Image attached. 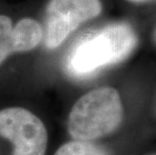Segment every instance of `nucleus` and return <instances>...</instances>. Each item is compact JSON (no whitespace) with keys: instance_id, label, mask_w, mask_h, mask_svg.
<instances>
[{"instance_id":"f257e3e1","label":"nucleus","mask_w":156,"mask_h":155,"mask_svg":"<svg viewBox=\"0 0 156 155\" xmlns=\"http://www.w3.org/2000/svg\"><path fill=\"white\" fill-rule=\"evenodd\" d=\"M136 45L137 36L130 25H107L75 45L68 57L67 70L75 78H89L102 69L124 61Z\"/></svg>"},{"instance_id":"f03ea898","label":"nucleus","mask_w":156,"mask_h":155,"mask_svg":"<svg viewBox=\"0 0 156 155\" xmlns=\"http://www.w3.org/2000/svg\"><path fill=\"white\" fill-rule=\"evenodd\" d=\"M124 109L118 91L111 87L95 89L73 106L68 131L79 141H92L113 133L120 126Z\"/></svg>"},{"instance_id":"7ed1b4c3","label":"nucleus","mask_w":156,"mask_h":155,"mask_svg":"<svg viewBox=\"0 0 156 155\" xmlns=\"http://www.w3.org/2000/svg\"><path fill=\"white\" fill-rule=\"evenodd\" d=\"M0 136L13 144L12 155H45L46 128L26 109L12 107L0 111Z\"/></svg>"},{"instance_id":"20e7f679","label":"nucleus","mask_w":156,"mask_h":155,"mask_svg":"<svg viewBox=\"0 0 156 155\" xmlns=\"http://www.w3.org/2000/svg\"><path fill=\"white\" fill-rule=\"evenodd\" d=\"M101 11L100 0H51L45 15V45L51 49L59 47L80 24Z\"/></svg>"},{"instance_id":"39448f33","label":"nucleus","mask_w":156,"mask_h":155,"mask_svg":"<svg viewBox=\"0 0 156 155\" xmlns=\"http://www.w3.org/2000/svg\"><path fill=\"white\" fill-rule=\"evenodd\" d=\"M41 24L34 19L23 18L13 26L11 33L12 52H25L35 48L42 39Z\"/></svg>"},{"instance_id":"423d86ee","label":"nucleus","mask_w":156,"mask_h":155,"mask_svg":"<svg viewBox=\"0 0 156 155\" xmlns=\"http://www.w3.org/2000/svg\"><path fill=\"white\" fill-rule=\"evenodd\" d=\"M55 155H108V153L91 141L74 140L62 145Z\"/></svg>"},{"instance_id":"0eeeda50","label":"nucleus","mask_w":156,"mask_h":155,"mask_svg":"<svg viewBox=\"0 0 156 155\" xmlns=\"http://www.w3.org/2000/svg\"><path fill=\"white\" fill-rule=\"evenodd\" d=\"M13 29V24L11 19L6 15H0V41L5 44L10 49L12 54L11 48V33Z\"/></svg>"},{"instance_id":"6e6552de","label":"nucleus","mask_w":156,"mask_h":155,"mask_svg":"<svg viewBox=\"0 0 156 155\" xmlns=\"http://www.w3.org/2000/svg\"><path fill=\"white\" fill-rule=\"evenodd\" d=\"M11 54L10 49L5 44H3L2 41H0V65L5 61V58Z\"/></svg>"},{"instance_id":"1a4fd4ad","label":"nucleus","mask_w":156,"mask_h":155,"mask_svg":"<svg viewBox=\"0 0 156 155\" xmlns=\"http://www.w3.org/2000/svg\"><path fill=\"white\" fill-rule=\"evenodd\" d=\"M131 2H136V3H142V2H146V1H149V0H129Z\"/></svg>"},{"instance_id":"9d476101","label":"nucleus","mask_w":156,"mask_h":155,"mask_svg":"<svg viewBox=\"0 0 156 155\" xmlns=\"http://www.w3.org/2000/svg\"><path fill=\"white\" fill-rule=\"evenodd\" d=\"M154 38H155V41H156V30H155V32H154Z\"/></svg>"},{"instance_id":"9b49d317","label":"nucleus","mask_w":156,"mask_h":155,"mask_svg":"<svg viewBox=\"0 0 156 155\" xmlns=\"http://www.w3.org/2000/svg\"><path fill=\"white\" fill-rule=\"evenodd\" d=\"M150 155H156V154H150Z\"/></svg>"}]
</instances>
